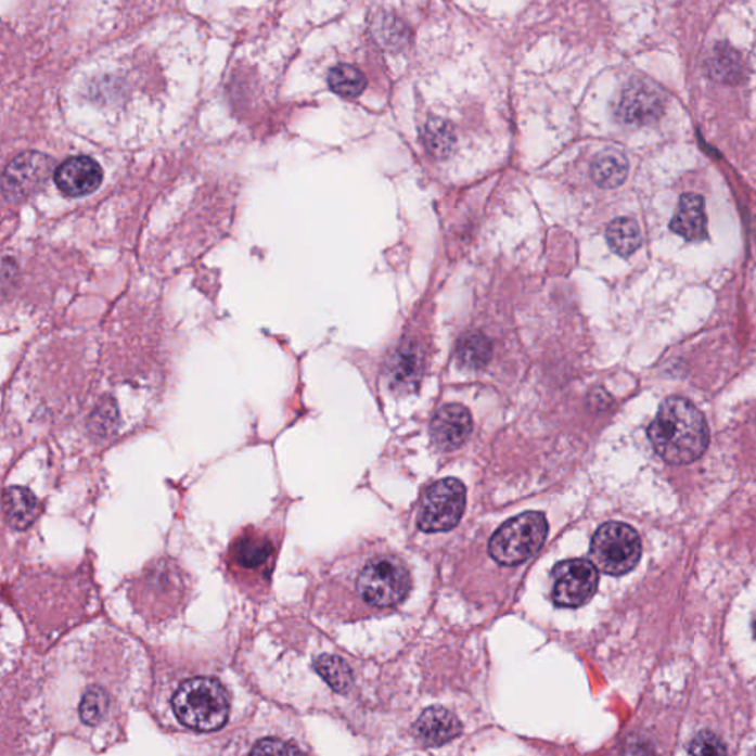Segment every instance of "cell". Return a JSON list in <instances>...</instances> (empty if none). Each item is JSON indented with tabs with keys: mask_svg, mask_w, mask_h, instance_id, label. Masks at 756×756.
<instances>
[{
	"mask_svg": "<svg viewBox=\"0 0 756 756\" xmlns=\"http://www.w3.org/2000/svg\"><path fill=\"white\" fill-rule=\"evenodd\" d=\"M650 443L669 464H690L701 459L709 445L705 415L689 399L672 396L662 402L649 427Z\"/></svg>",
	"mask_w": 756,
	"mask_h": 756,
	"instance_id": "1",
	"label": "cell"
},
{
	"mask_svg": "<svg viewBox=\"0 0 756 756\" xmlns=\"http://www.w3.org/2000/svg\"><path fill=\"white\" fill-rule=\"evenodd\" d=\"M171 706L176 717L188 729L216 731L227 725L231 702L218 680L195 677L179 685L171 699Z\"/></svg>",
	"mask_w": 756,
	"mask_h": 756,
	"instance_id": "2",
	"label": "cell"
},
{
	"mask_svg": "<svg viewBox=\"0 0 756 756\" xmlns=\"http://www.w3.org/2000/svg\"><path fill=\"white\" fill-rule=\"evenodd\" d=\"M549 534L546 516L527 512L510 518L489 541L490 558L504 566H516L533 558Z\"/></svg>",
	"mask_w": 756,
	"mask_h": 756,
	"instance_id": "3",
	"label": "cell"
},
{
	"mask_svg": "<svg viewBox=\"0 0 756 756\" xmlns=\"http://www.w3.org/2000/svg\"><path fill=\"white\" fill-rule=\"evenodd\" d=\"M641 555L639 534L619 522L604 523L591 541L590 558L603 574L620 576L637 566Z\"/></svg>",
	"mask_w": 756,
	"mask_h": 756,
	"instance_id": "4",
	"label": "cell"
},
{
	"mask_svg": "<svg viewBox=\"0 0 756 756\" xmlns=\"http://www.w3.org/2000/svg\"><path fill=\"white\" fill-rule=\"evenodd\" d=\"M359 594L377 607H394L402 603L411 590L407 567L394 558H377L368 562L359 574Z\"/></svg>",
	"mask_w": 756,
	"mask_h": 756,
	"instance_id": "5",
	"label": "cell"
},
{
	"mask_svg": "<svg viewBox=\"0 0 756 756\" xmlns=\"http://www.w3.org/2000/svg\"><path fill=\"white\" fill-rule=\"evenodd\" d=\"M464 509L465 488L460 480L436 482L421 500L419 527L423 533H447L459 525Z\"/></svg>",
	"mask_w": 756,
	"mask_h": 756,
	"instance_id": "6",
	"label": "cell"
},
{
	"mask_svg": "<svg viewBox=\"0 0 756 756\" xmlns=\"http://www.w3.org/2000/svg\"><path fill=\"white\" fill-rule=\"evenodd\" d=\"M551 578V597L559 607L584 606L594 597L599 587V569L590 560L574 559L559 563Z\"/></svg>",
	"mask_w": 756,
	"mask_h": 756,
	"instance_id": "7",
	"label": "cell"
},
{
	"mask_svg": "<svg viewBox=\"0 0 756 756\" xmlns=\"http://www.w3.org/2000/svg\"><path fill=\"white\" fill-rule=\"evenodd\" d=\"M54 161L42 153L27 151L16 155L3 171V195L11 202L30 197L55 174Z\"/></svg>",
	"mask_w": 756,
	"mask_h": 756,
	"instance_id": "8",
	"label": "cell"
},
{
	"mask_svg": "<svg viewBox=\"0 0 756 756\" xmlns=\"http://www.w3.org/2000/svg\"><path fill=\"white\" fill-rule=\"evenodd\" d=\"M665 95L653 81H629L616 104V117L627 125H649L664 112Z\"/></svg>",
	"mask_w": 756,
	"mask_h": 756,
	"instance_id": "9",
	"label": "cell"
},
{
	"mask_svg": "<svg viewBox=\"0 0 756 756\" xmlns=\"http://www.w3.org/2000/svg\"><path fill=\"white\" fill-rule=\"evenodd\" d=\"M104 171L88 155L68 158L56 167L54 181L59 190L67 197H85L101 187Z\"/></svg>",
	"mask_w": 756,
	"mask_h": 756,
	"instance_id": "10",
	"label": "cell"
},
{
	"mask_svg": "<svg viewBox=\"0 0 756 756\" xmlns=\"http://www.w3.org/2000/svg\"><path fill=\"white\" fill-rule=\"evenodd\" d=\"M472 428L473 420L467 408L460 403H449L440 408L432 420L433 443L445 451H451L467 440Z\"/></svg>",
	"mask_w": 756,
	"mask_h": 756,
	"instance_id": "11",
	"label": "cell"
},
{
	"mask_svg": "<svg viewBox=\"0 0 756 756\" xmlns=\"http://www.w3.org/2000/svg\"><path fill=\"white\" fill-rule=\"evenodd\" d=\"M463 731L460 719L451 710L433 706L417 719L414 733L417 741L424 746H443L459 738Z\"/></svg>",
	"mask_w": 756,
	"mask_h": 756,
	"instance_id": "12",
	"label": "cell"
},
{
	"mask_svg": "<svg viewBox=\"0 0 756 756\" xmlns=\"http://www.w3.org/2000/svg\"><path fill=\"white\" fill-rule=\"evenodd\" d=\"M671 230L689 241L706 239L705 202L701 195H682L671 220Z\"/></svg>",
	"mask_w": 756,
	"mask_h": 756,
	"instance_id": "13",
	"label": "cell"
},
{
	"mask_svg": "<svg viewBox=\"0 0 756 756\" xmlns=\"http://www.w3.org/2000/svg\"><path fill=\"white\" fill-rule=\"evenodd\" d=\"M371 35L384 51L400 52L410 44L411 31L407 24L390 12H377L370 23Z\"/></svg>",
	"mask_w": 756,
	"mask_h": 756,
	"instance_id": "14",
	"label": "cell"
},
{
	"mask_svg": "<svg viewBox=\"0 0 756 756\" xmlns=\"http://www.w3.org/2000/svg\"><path fill=\"white\" fill-rule=\"evenodd\" d=\"M3 512L11 527L16 530L27 529L38 514V501L31 490L22 486H11L3 494Z\"/></svg>",
	"mask_w": 756,
	"mask_h": 756,
	"instance_id": "15",
	"label": "cell"
},
{
	"mask_svg": "<svg viewBox=\"0 0 756 756\" xmlns=\"http://www.w3.org/2000/svg\"><path fill=\"white\" fill-rule=\"evenodd\" d=\"M591 176L597 185L607 190L623 185L628 176L627 157L616 150L603 151L592 162Z\"/></svg>",
	"mask_w": 756,
	"mask_h": 756,
	"instance_id": "16",
	"label": "cell"
},
{
	"mask_svg": "<svg viewBox=\"0 0 756 756\" xmlns=\"http://www.w3.org/2000/svg\"><path fill=\"white\" fill-rule=\"evenodd\" d=\"M457 359L467 370H482L492 358V345L480 331H469L457 343Z\"/></svg>",
	"mask_w": 756,
	"mask_h": 756,
	"instance_id": "17",
	"label": "cell"
},
{
	"mask_svg": "<svg viewBox=\"0 0 756 756\" xmlns=\"http://www.w3.org/2000/svg\"><path fill=\"white\" fill-rule=\"evenodd\" d=\"M423 141L433 157L437 161H445L456 149L457 138L451 123L444 120V118L432 117L424 126Z\"/></svg>",
	"mask_w": 756,
	"mask_h": 756,
	"instance_id": "18",
	"label": "cell"
},
{
	"mask_svg": "<svg viewBox=\"0 0 756 756\" xmlns=\"http://www.w3.org/2000/svg\"><path fill=\"white\" fill-rule=\"evenodd\" d=\"M421 361L423 359L420 357V350L412 347L411 343L406 347H400L390 367L392 384L396 387H402V389L415 386L421 374Z\"/></svg>",
	"mask_w": 756,
	"mask_h": 756,
	"instance_id": "19",
	"label": "cell"
},
{
	"mask_svg": "<svg viewBox=\"0 0 756 756\" xmlns=\"http://www.w3.org/2000/svg\"><path fill=\"white\" fill-rule=\"evenodd\" d=\"M606 239L613 252L620 256H631L641 245L639 223L629 218L615 219L608 225Z\"/></svg>",
	"mask_w": 756,
	"mask_h": 756,
	"instance_id": "20",
	"label": "cell"
},
{
	"mask_svg": "<svg viewBox=\"0 0 756 756\" xmlns=\"http://www.w3.org/2000/svg\"><path fill=\"white\" fill-rule=\"evenodd\" d=\"M313 666L315 671L324 678L326 684L334 692L346 693L354 685V674H351L350 666L342 657L322 655L315 661Z\"/></svg>",
	"mask_w": 756,
	"mask_h": 756,
	"instance_id": "21",
	"label": "cell"
},
{
	"mask_svg": "<svg viewBox=\"0 0 756 756\" xmlns=\"http://www.w3.org/2000/svg\"><path fill=\"white\" fill-rule=\"evenodd\" d=\"M329 85L337 95L355 98L366 91L367 79L363 73L354 65L341 64L331 69Z\"/></svg>",
	"mask_w": 756,
	"mask_h": 756,
	"instance_id": "22",
	"label": "cell"
},
{
	"mask_svg": "<svg viewBox=\"0 0 756 756\" xmlns=\"http://www.w3.org/2000/svg\"><path fill=\"white\" fill-rule=\"evenodd\" d=\"M272 547L268 539L260 537H245L240 539L235 547V559L240 566L247 569H256L264 566L271 558Z\"/></svg>",
	"mask_w": 756,
	"mask_h": 756,
	"instance_id": "23",
	"label": "cell"
},
{
	"mask_svg": "<svg viewBox=\"0 0 756 756\" xmlns=\"http://www.w3.org/2000/svg\"><path fill=\"white\" fill-rule=\"evenodd\" d=\"M108 696L104 690L100 688H91L86 690L81 697L79 714L81 721L88 726H95L105 718L108 713Z\"/></svg>",
	"mask_w": 756,
	"mask_h": 756,
	"instance_id": "24",
	"label": "cell"
},
{
	"mask_svg": "<svg viewBox=\"0 0 756 756\" xmlns=\"http://www.w3.org/2000/svg\"><path fill=\"white\" fill-rule=\"evenodd\" d=\"M689 752L699 755H719L726 754L727 749L717 735L705 731V733L696 735Z\"/></svg>",
	"mask_w": 756,
	"mask_h": 756,
	"instance_id": "25",
	"label": "cell"
},
{
	"mask_svg": "<svg viewBox=\"0 0 756 756\" xmlns=\"http://www.w3.org/2000/svg\"><path fill=\"white\" fill-rule=\"evenodd\" d=\"M297 752H302L297 746L277 741V739H265L256 743L252 749V754H297Z\"/></svg>",
	"mask_w": 756,
	"mask_h": 756,
	"instance_id": "26",
	"label": "cell"
},
{
	"mask_svg": "<svg viewBox=\"0 0 756 756\" xmlns=\"http://www.w3.org/2000/svg\"><path fill=\"white\" fill-rule=\"evenodd\" d=\"M755 635H756V619H755Z\"/></svg>",
	"mask_w": 756,
	"mask_h": 756,
	"instance_id": "27",
	"label": "cell"
}]
</instances>
